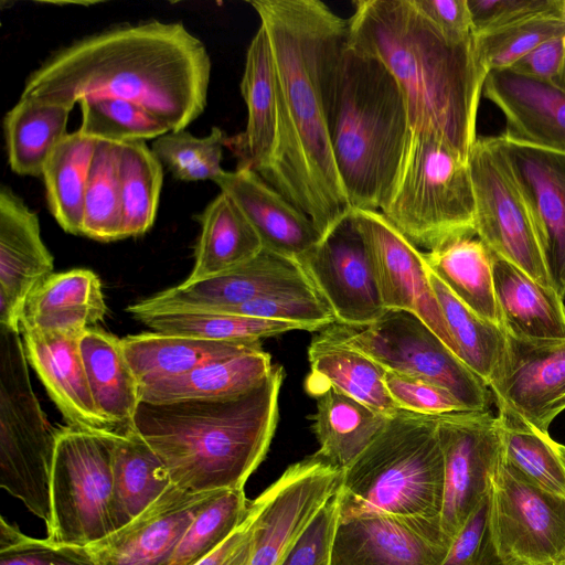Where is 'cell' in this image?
Instances as JSON below:
<instances>
[{"instance_id": "cell-29", "label": "cell", "mask_w": 565, "mask_h": 565, "mask_svg": "<svg viewBox=\"0 0 565 565\" xmlns=\"http://www.w3.org/2000/svg\"><path fill=\"white\" fill-rule=\"evenodd\" d=\"M497 300L507 333L531 340L565 339V301L491 252Z\"/></svg>"}, {"instance_id": "cell-43", "label": "cell", "mask_w": 565, "mask_h": 565, "mask_svg": "<svg viewBox=\"0 0 565 565\" xmlns=\"http://www.w3.org/2000/svg\"><path fill=\"white\" fill-rule=\"evenodd\" d=\"M498 418L505 461L541 490L565 497V465L557 441L522 422Z\"/></svg>"}, {"instance_id": "cell-13", "label": "cell", "mask_w": 565, "mask_h": 565, "mask_svg": "<svg viewBox=\"0 0 565 565\" xmlns=\"http://www.w3.org/2000/svg\"><path fill=\"white\" fill-rule=\"evenodd\" d=\"M341 476V470L313 454L289 466L249 502L247 519L252 540L246 565H278L337 492Z\"/></svg>"}, {"instance_id": "cell-37", "label": "cell", "mask_w": 565, "mask_h": 565, "mask_svg": "<svg viewBox=\"0 0 565 565\" xmlns=\"http://www.w3.org/2000/svg\"><path fill=\"white\" fill-rule=\"evenodd\" d=\"M171 486L164 465L134 429L117 434L111 503L115 531L145 511Z\"/></svg>"}, {"instance_id": "cell-27", "label": "cell", "mask_w": 565, "mask_h": 565, "mask_svg": "<svg viewBox=\"0 0 565 565\" xmlns=\"http://www.w3.org/2000/svg\"><path fill=\"white\" fill-rule=\"evenodd\" d=\"M308 360L310 371L305 388L310 396L317 398L333 388L387 417L399 411L386 388V371L324 329L313 337L308 348Z\"/></svg>"}, {"instance_id": "cell-54", "label": "cell", "mask_w": 565, "mask_h": 565, "mask_svg": "<svg viewBox=\"0 0 565 565\" xmlns=\"http://www.w3.org/2000/svg\"><path fill=\"white\" fill-rule=\"evenodd\" d=\"M412 1L448 41L466 43L476 40L468 0Z\"/></svg>"}, {"instance_id": "cell-55", "label": "cell", "mask_w": 565, "mask_h": 565, "mask_svg": "<svg viewBox=\"0 0 565 565\" xmlns=\"http://www.w3.org/2000/svg\"><path fill=\"white\" fill-rule=\"evenodd\" d=\"M564 55L565 34L543 42L508 70L557 85L563 70Z\"/></svg>"}, {"instance_id": "cell-41", "label": "cell", "mask_w": 565, "mask_h": 565, "mask_svg": "<svg viewBox=\"0 0 565 565\" xmlns=\"http://www.w3.org/2000/svg\"><path fill=\"white\" fill-rule=\"evenodd\" d=\"M162 168L146 141L118 145L124 238L140 236L152 226L162 188Z\"/></svg>"}, {"instance_id": "cell-28", "label": "cell", "mask_w": 565, "mask_h": 565, "mask_svg": "<svg viewBox=\"0 0 565 565\" xmlns=\"http://www.w3.org/2000/svg\"><path fill=\"white\" fill-rule=\"evenodd\" d=\"M79 350L97 409L116 434L132 429L141 385L125 355L121 339L90 327L81 337Z\"/></svg>"}, {"instance_id": "cell-45", "label": "cell", "mask_w": 565, "mask_h": 565, "mask_svg": "<svg viewBox=\"0 0 565 565\" xmlns=\"http://www.w3.org/2000/svg\"><path fill=\"white\" fill-rule=\"evenodd\" d=\"M244 489L220 490L193 519L169 565H195L222 545L245 521Z\"/></svg>"}, {"instance_id": "cell-51", "label": "cell", "mask_w": 565, "mask_h": 565, "mask_svg": "<svg viewBox=\"0 0 565 565\" xmlns=\"http://www.w3.org/2000/svg\"><path fill=\"white\" fill-rule=\"evenodd\" d=\"M441 565H505L489 530V494L455 536Z\"/></svg>"}, {"instance_id": "cell-44", "label": "cell", "mask_w": 565, "mask_h": 565, "mask_svg": "<svg viewBox=\"0 0 565 565\" xmlns=\"http://www.w3.org/2000/svg\"><path fill=\"white\" fill-rule=\"evenodd\" d=\"M86 137L98 141L125 143L146 141L171 131L170 127L141 105L114 96H86L79 99Z\"/></svg>"}, {"instance_id": "cell-21", "label": "cell", "mask_w": 565, "mask_h": 565, "mask_svg": "<svg viewBox=\"0 0 565 565\" xmlns=\"http://www.w3.org/2000/svg\"><path fill=\"white\" fill-rule=\"evenodd\" d=\"M36 213L10 188L0 190V326L20 330L30 295L53 274Z\"/></svg>"}, {"instance_id": "cell-2", "label": "cell", "mask_w": 565, "mask_h": 565, "mask_svg": "<svg viewBox=\"0 0 565 565\" xmlns=\"http://www.w3.org/2000/svg\"><path fill=\"white\" fill-rule=\"evenodd\" d=\"M210 76L204 43L180 22L153 20L56 51L28 76L21 96L72 108L86 96L125 98L181 130L204 111Z\"/></svg>"}, {"instance_id": "cell-5", "label": "cell", "mask_w": 565, "mask_h": 565, "mask_svg": "<svg viewBox=\"0 0 565 565\" xmlns=\"http://www.w3.org/2000/svg\"><path fill=\"white\" fill-rule=\"evenodd\" d=\"M408 131L406 105L396 78L380 60L348 44L331 146L351 210L380 211L397 173Z\"/></svg>"}, {"instance_id": "cell-35", "label": "cell", "mask_w": 565, "mask_h": 565, "mask_svg": "<svg viewBox=\"0 0 565 565\" xmlns=\"http://www.w3.org/2000/svg\"><path fill=\"white\" fill-rule=\"evenodd\" d=\"M388 418L330 388L317 397V412L311 416L319 444L316 455L343 471L377 437Z\"/></svg>"}, {"instance_id": "cell-42", "label": "cell", "mask_w": 565, "mask_h": 565, "mask_svg": "<svg viewBox=\"0 0 565 565\" xmlns=\"http://www.w3.org/2000/svg\"><path fill=\"white\" fill-rule=\"evenodd\" d=\"M82 235L99 242L124 238L117 143L96 145L86 181Z\"/></svg>"}, {"instance_id": "cell-22", "label": "cell", "mask_w": 565, "mask_h": 565, "mask_svg": "<svg viewBox=\"0 0 565 565\" xmlns=\"http://www.w3.org/2000/svg\"><path fill=\"white\" fill-rule=\"evenodd\" d=\"M536 217L547 267L565 301V153L497 136Z\"/></svg>"}, {"instance_id": "cell-50", "label": "cell", "mask_w": 565, "mask_h": 565, "mask_svg": "<svg viewBox=\"0 0 565 565\" xmlns=\"http://www.w3.org/2000/svg\"><path fill=\"white\" fill-rule=\"evenodd\" d=\"M384 380L399 409L429 416L468 411L446 388L426 380L390 371L385 372Z\"/></svg>"}, {"instance_id": "cell-25", "label": "cell", "mask_w": 565, "mask_h": 565, "mask_svg": "<svg viewBox=\"0 0 565 565\" xmlns=\"http://www.w3.org/2000/svg\"><path fill=\"white\" fill-rule=\"evenodd\" d=\"M213 182L242 210L264 248L297 260L322 238L312 220L254 169L224 170Z\"/></svg>"}, {"instance_id": "cell-23", "label": "cell", "mask_w": 565, "mask_h": 565, "mask_svg": "<svg viewBox=\"0 0 565 565\" xmlns=\"http://www.w3.org/2000/svg\"><path fill=\"white\" fill-rule=\"evenodd\" d=\"M86 329H21L24 352L68 425L115 433L94 402L79 340Z\"/></svg>"}, {"instance_id": "cell-14", "label": "cell", "mask_w": 565, "mask_h": 565, "mask_svg": "<svg viewBox=\"0 0 565 565\" xmlns=\"http://www.w3.org/2000/svg\"><path fill=\"white\" fill-rule=\"evenodd\" d=\"M437 430L444 458L440 524L454 540L489 494L502 457L501 427L490 411H465L437 416Z\"/></svg>"}, {"instance_id": "cell-7", "label": "cell", "mask_w": 565, "mask_h": 565, "mask_svg": "<svg viewBox=\"0 0 565 565\" xmlns=\"http://www.w3.org/2000/svg\"><path fill=\"white\" fill-rule=\"evenodd\" d=\"M380 212L426 252L459 237L477 236L468 158L433 134L409 130Z\"/></svg>"}, {"instance_id": "cell-46", "label": "cell", "mask_w": 565, "mask_h": 565, "mask_svg": "<svg viewBox=\"0 0 565 565\" xmlns=\"http://www.w3.org/2000/svg\"><path fill=\"white\" fill-rule=\"evenodd\" d=\"M227 139L218 127L202 138L186 129L171 130L154 139L151 150L177 180L214 181L224 171L221 162Z\"/></svg>"}, {"instance_id": "cell-20", "label": "cell", "mask_w": 565, "mask_h": 565, "mask_svg": "<svg viewBox=\"0 0 565 565\" xmlns=\"http://www.w3.org/2000/svg\"><path fill=\"white\" fill-rule=\"evenodd\" d=\"M217 491L192 493L172 484L130 522L87 546L95 565H169L184 532Z\"/></svg>"}, {"instance_id": "cell-33", "label": "cell", "mask_w": 565, "mask_h": 565, "mask_svg": "<svg viewBox=\"0 0 565 565\" xmlns=\"http://www.w3.org/2000/svg\"><path fill=\"white\" fill-rule=\"evenodd\" d=\"M263 347L203 364L180 376L142 385L141 402L221 398L241 394L260 383L273 370Z\"/></svg>"}, {"instance_id": "cell-3", "label": "cell", "mask_w": 565, "mask_h": 565, "mask_svg": "<svg viewBox=\"0 0 565 565\" xmlns=\"http://www.w3.org/2000/svg\"><path fill=\"white\" fill-rule=\"evenodd\" d=\"M349 46L396 78L409 130L429 132L469 158L488 75L471 42L448 41L412 0H356Z\"/></svg>"}, {"instance_id": "cell-6", "label": "cell", "mask_w": 565, "mask_h": 565, "mask_svg": "<svg viewBox=\"0 0 565 565\" xmlns=\"http://www.w3.org/2000/svg\"><path fill=\"white\" fill-rule=\"evenodd\" d=\"M339 518L393 514L440 519L444 458L437 416L399 409L342 471Z\"/></svg>"}, {"instance_id": "cell-38", "label": "cell", "mask_w": 565, "mask_h": 565, "mask_svg": "<svg viewBox=\"0 0 565 565\" xmlns=\"http://www.w3.org/2000/svg\"><path fill=\"white\" fill-rule=\"evenodd\" d=\"M97 142L78 130L68 134L43 170L50 212L70 234L82 235L86 181Z\"/></svg>"}, {"instance_id": "cell-40", "label": "cell", "mask_w": 565, "mask_h": 565, "mask_svg": "<svg viewBox=\"0 0 565 565\" xmlns=\"http://www.w3.org/2000/svg\"><path fill=\"white\" fill-rule=\"evenodd\" d=\"M153 332L213 341H260L302 327L285 321L199 309L164 310L136 318Z\"/></svg>"}, {"instance_id": "cell-30", "label": "cell", "mask_w": 565, "mask_h": 565, "mask_svg": "<svg viewBox=\"0 0 565 565\" xmlns=\"http://www.w3.org/2000/svg\"><path fill=\"white\" fill-rule=\"evenodd\" d=\"M107 307L99 277L89 269L52 274L28 298L21 329H87L102 321Z\"/></svg>"}, {"instance_id": "cell-1", "label": "cell", "mask_w": 565, "mask_h": 565, "mask_svg": "<svg viewBox=\"0 0 565 565\" xmlns=\"http://www.w3.org/2000/svg\"><path fill=\"white\" fill-rule=\"evenodd\" d=\"M274 61L278 131L259 175L323 237L351 212L331 146L349 19L320 0H253Z\"/></svg>"}, {"instance_id": "cell-11", "label": "cell", "mask_w": 565, "mask_h": 565, "mask_svg": "<svg viewBox=\"0 0 565 565\" xmlns=\"http://www.w3.org/2000/svg\"><path fill=\"white\" fill-rule=\"evenodd\" d=\"M468 162L475 193L477 237L536 282L556 291L536 217L497 136L478 137Z\"/></svg>"}, {"instance_id": "cell-12", "label": "cell", "mask_w": 565, "mask_h": 565, "mask_svg": "<svg viewBox=\"0 0 565 565\" xmlns=\"http://www.w3.org/2000/svg\"><path fill=\"white\" fill-rule=\"evenodd\" d=\"M489 530L505 565H565V497L532 484L503 454L491 477Z\"/></svg>"}, {"instance_id": "cell-32", "label": "cell", "mask_w": 565, "mask_h": 565, "mask_svg": "<svg viewBox=\"0 0 565 565\" xmlns=\"http://www.w3.org/2000/svg\"><path fill=\"white\" fill-rule=\"evenodd\" d=\"M195 218L201 225L195 262L183 284L221 275L255 257L264 248L248 218L223 192Z\"/></svg>"}, {"instance_id": "cell-9", "label": "cell", "mask_w": 565, "mask_h": 565, "mask_svg": "<svg viewBox=\"0 0 565 565\" xmlns=\"http://www.w3.org/2000/svg\"><path fill=\"white\" fill-rule=\"evenodd\" d=\"M116 433L56 429L49 540L87 547L110 533Z\"/></svg>"}, {"instance_id": "cell-8", "label": "cell", "mask_w": 565, "mask_h": 565, "mask_svg": "<svg viewBox=\"0 0 565 565\" xmlns=\"http://www.w3.org/2000/svg\"><path fill=\"white\" fill-rule=\"evenodd\" d=\"M21 331L0 326V486L51 520V470L56 430L34 394Z\"/></svg>"}, {"instance_id": "cell-58", "label": "cell", "mask_w": 565, "mask_h": 565, "mask_svg": "<svg viewBox=\"0 0 565 565\" xmlns=\"http://www.w3.org/2000/svg\"><path fill=\"white\" fill-rule=\"evenodd\" d=\"M557 451L565 465V445L557 443Z\"/></svg>"}, {"instance_id": "cell-57", "label": "cell", "mask_w": 565, "mask_h": 565, "mask_svg": "<svg viewBox=\"0 0 565 565\" xmlns=\"http://www.w3.org/2000/svg\"><path fill=\"white\" fill-rule=\"evenodd\" d=\"M562 14L565 19V0H563V3H562ZM557 86L565 90V55H564L563 70H562L559 79L557 82Z\"/></svg>"}, {"instance_id": "cell-52", "label": "cell", "mask_w": 565, "mask_h": 565, "mask_svg": "<svg viewBox=\"0 0 565 565\" xmlns=\"http://www.w3.org/2000/svg\"><path fill=\"white\" fill-rule=\"evenodd\" d=\"M563 0H468L476 35L493 33L534 17L558 11Z\"/></svg>"}, {"instance_id": "cell-16", "label": "cell", "mask_w": 565, "mask_h": 565, "mask_svg": "<svg viewBox=\"0 0 565 565\" xmlns=\"http://www.w3.org/2000/svg\"><path fill=\"white\" fill-rule=\"evenodd\" d=\"M297 262L335 322L361 328L385 312L367 249L351 214Z\"/></svg>"}, {"instance_id": "cell-47", "label": "cell", "mask_w": 565, "mask_h": 565, "mask_svg": "<svg viewBox=\"0 0 565 565\" xmlns=\"http://www.w3.org/2000/svg\"><path fill=\"white\" fill-rule=\"evenodd\" d=\"M563 34L565 19L561 8L558 11L477 36V49L481 63L489 73L510 68L543 42Z\"/></svg>"}, {"instance_id": "cell-4", "label": "cell", "mask_w": 565, "mask_h": 565, "mask_svg": "<svg viewBox=\"0 0 565 565\" xmlns=\"http://www.w3.org/2000/svg\"><path fill=\"white\" fill-rule=\"evenodd\" d=\"M284 377V367L274 364L260 383L237 395L140 402L132 429L158 455L179 489H244L274 437Z\"/></svg>"}, {"instance_id": "cell-53", "label": "cell", "mask_w": 565, "mask_h": 565, "mask_svg": "<svg viewBox=\"0 0 565 565\" xmlns=\"http://www.w3.org/2000/svg\"><path fill=\"white\" fill-rule=\"evenodd\" d=\"M338 519L339 504L335 492L278 565H331V547Z\"/></svg>"}, {"instance_id": "cell-48", "label": "cell", "mask_w": 565, "mask_h": 565, "mask_svg": "<svg viewBox=\"0 0 565 565\" xmlns=\"http://www.w3.org/2000/svg\"><path fill=\"white\" fill-rule=\"evenodd\" d=\"M199 310L291 322L309 331L335 322L333 313L318 292L267 296L234 307Z\"/></svg>"}, {"instance_id": "cell-56", "label": "cell", "mask_w": 565, "mask_h": 565, "mask_svg": "<svg viewBox=\"0 0 565 565\" xmlns=\"http://www.w3.org/2000/svg\"><path fill=\"white\" fill-rule=\"evenodd\" d=\"M250 540V526L246 516L243 524L222 545L195 565H246Z\"/></svg>"}, {"instance_id": "cell-17", "label": "cell", "mask_w": 565, "mask_h": 565, "mask_svg": "<svg viewBox=\"0 0 565 565\" xmlns=\"http://www.w3.org/2000/svg\"><path fill=\"white\" fill-rule=\"evenodd\" d=\"M367 249L385 310L417 315L458 356L420 252L380 211L351 210ZM459 358V356H458Z\"/></svg>"}, {"instance_id": "cell-34", "label": "cell", "mask_w": 565, "mask_h": 565, "mask_svg": "<svg viewBox=\"0 0 565 565\" xmlns=\"http://www.w3.org/2000/svg\"><path fill=\"white\" fill-rule=\"evenodd\" d=\"M428 268L470 310L503 329L497 300L491 250L477 236L456 238L423 252Z\"/></svg>"}, {"instance_id": "cell-24", "label": "cell", "mask_w": 565, "mask_h": 565, "mask_svg": "<svg viewBox=\"0 0 565 565\" xmlns=\"http://www.w3.org/2000/svg\"><path fill=\"white\" fill-rule=\"evenodd\" d=\"M482 95L503 115L504 137L565 153V90L511 70L491 71Z\"/></svg>"}, {"instance_id": "cell-39", "label": "cell", "mask_w": 565, "mask_h": 565, "mask_svg": "<svg viewBox=\"0 0 565 565\" xmlns=\"http://www.w3.org/2000/svg\"><path fill=\"white\" fill-rule=\"evenodd\" d=\"M429 281L459 359L489 387L504 354V329L470 310L430 269Z\"/></svg>"}, {"instance_id": "cell-19", "label": "cell", "mask_w": 565, "mask_h": 565, "mask_svg": "<svg viewBox=\"0 0 565 565\" xmlns=\"http://www.w3.org/2000/svg\"><path fill=\"white\" fill-rule=\"evenodd\" d=\"M451 543L440 519L393 514L339 518L331 565H441Z\"/></svg>"}, {"instance_id": "cell-10", "label": "cell", "mask_w": 565, "mask_h": 565, "mask_svg": "<svg viewBox=\"0 0 565 565\" xmlns=\"http://www.w3.org/2000/svg\"><path fill=\"white\" fill-rule=\"evenodd\" d=\"M323 329L385 371L419 377L446 388L468 411L490 408L493 396L489 387L411 311L385 310L366 327L334 322Z\"/></svg>"}, {"instance_id": "cell-36", "label": "cell", "mask_w": 565, "mask_h": 565, "mask_svg": "<svg viewBox=\"0 0 565 565\" xmlns=\"http://www.w3.org/2000/svg\"><path fill=\"white\" fill-rule=\"evenodd\" d=\"M72 109L40 97H20L3 119L8 163L14 173L42 177L51 153L68 135Z\"/></svg>"}, {"instance_id": "cell-31", "label": "cell", "mask_w": 565, "mask_h": 565, "mask_svg": "<svg viewBox=\"0 0 565 565\" xmlns=\"http://www.w3.org/2000/svg\"><path fill=\"white\" fill-rule=\"evenodd\" d=\"M121 344L141 386L262 347L260 341H213L158 332L128 335Z\"/></svg>"}, {"instance_id": "cell-49", "label": "cell", "mask_w": 565, "mask_h": 565, "mask_svg": "<svg viewBox=\"0 0 565 565\" xmlns=\"http://www.w3.org/2000/svg\"><path fill=\"white\" fill-rule=\"evenodd\" d=\"M0 565H95L87 547L26 536L0 521Z\"/></svg>"}, {"instance_id": "cell-18", "label": "cell", "mask_w": 565, "mask_h": 565, "mask_svg": "<svg viewBox=\"0 0 565 565\" xmlns=\"http://www.w3.org/2000/svg\"><path fill=\"white\" fill-rule=\"evenodd\" d=\"M317 292L300 264L263 248L255 257L215 277L180 284L127 308L139 316L178 309H221L277 295Z\"/></svg>"}, {"instance_id": "cell-26", "label": "cell", "mask_w": 565, "mask_h": 565, "mask_svg": "<svg viewBox=\"0 0 565 565\" xmlns=\"http://www.w3.org/2000/svg\"><path fill=\"white\" fill-rule=\"evenodd\" d=\"M241 93L247 107L246 129L228 138L226 147L239 158L238 167H249L259 174L273 156L278 131L275 67L262 24L246 52Z\"/></svg>"}, {"instance_id": "cell-15", "label": "cell", "mask_w": 565, "mask_h": 565, "mask_svg": "<svg viewBox=\"0 0 565 565\" xmlns=\"http://www.w3.org/2000/svg\"><path fill=\"white\" fill-rule=\"evenodd\" d=\"M498 416L550 434L565 411V339L531 340L505 332V350L489 385Z\"/></svg>"}]
</instances>
